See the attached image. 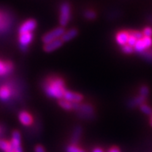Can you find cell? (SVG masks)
<instances>
[{
  "mask_svg": "<svg viewBox=\"0 0 152 152\" xmlns=\"http://www.w3.org/2000/svg\"><path fill=\"white\" fill-rule=\"evenodd\" d=\"M1 133H2V128L0 127V134H1Z\"/></svg>",
  "mask_w": 152,
  "mask_h": 152,
  "instance_id": "d6a6232c",
  "label": "cell"
},
{
  "mask_svg": "<svg viewBox=\"0 0 152 152\" xmlns=\"http://www.w3.org/2000/svg\"><path fill=\"white\" fill-rule=\"evenodd\" d=\"M63 44H64V42L61 40V39H56V40L52 41V42H50L48 43H46V44H44L43 50L46 53H52L56 50H57V49L60 48V47H61Z\"/></svg>",
  "mask_w": 152,
  "mask_h": 152,
  "instance_id": "5bb4252c",
  "label": "cell"
},
{
  "mask_svg": "<svg viewBox=\"0 0 152 152\" xmlns=\"http://www.w3.org/2000/svg\"><path fill=\"white\" fill-rule=\"evenodd\" d=\"M108 152H121V150H120L118 148H117V147H112V148H110L108 150Z\"/></svg>",
  "mask_w": 152,
  "mask_h": 152,
  "instance_id": "f546056e",
  "label": "cell"
},
{
  "mask_svg": "<svg viewBox=\"0 0 152 152\" xmlns=\"http://www.w3.org/2000/svg\"><path fill=\"white\" fill-rule=\"evenodd\" d=\"M141 56L146 61L152 64V47L149 49V50H147V51H145V53H143L142 54H141Z\"/></svg>",
  "mask_w": 152,
  "mask_h": 152,
  "instance_id": "ffe728a7",
  "label": "cell"
},
{
  "mask_svg": "<svg viewBox=\"0 0 152 152\" xmlns=\"http://www.w3.org/2000/svg\"><path fill=\"white\" fill-rule=\"evenodd\" d=\"M37 23L34 19H28L21 24L19 28V35L24 34V33H33L36 29Z\"/></svg>",
  "mask_w": 152,
  "mask_h": 152,
  "instance_id": "ba28073f",
  "label": "cell"
},
{
  "mask_svg": "<svg viewBox=\"0 0 152 152\" xmlns=\"http://www.w3.org/2000/svg\"><path fill=\"white\" fill-rule=\"evenodd\" d=\"M147 100V97L145 96H143L141 95H138L136 97H134L132 98L131 100H130L127 103V105L130 108H134L135 107H137V106H141L143 104H145V102Z\"/></svg>",
  "mask_w": 152,
  "mask_h": 152,
  "instance_id": "9a60e30c",
  "label": "cell"
},
{
  "mask_svg": "<svg viewBox=\"0 0 152 152\" xmlns=\"http://www.w3.org/2000/svg\"><path fill=\"white\" fill-rule=\"evenodd\" d=\"M64 99L72 104H79V103H82L83 100V96L79 93L73 92V91L66 90L64 94Z\"/></svg>",
  "mask_w": 152,
  "mask_h": 152,
  "instance_id": "30bf717a",
  "label": "cell"
},
{
  "mask_svg": "<svg viewBox=\"0 0 152 152\" xmlns=\"http://www.w3.org/2000/svg\"><path fill=\"white\" fill-rule=\"evenodd\" d=\"M92 152H104V150L100 148H95L94 150H93Z\"/></svg>",
  "mask_w": 152,
  "mask_h": 152,
  "instance_id": "4dcf8cb0",
  "label": "cell"
},
{
  "mask_svg": "<svg viewBox=\"0 0 152 152\" xmlns=\"http://www.w3.org/2000/svg\"><path fill=\"white\" fill-rule=\"evenodd\" d=\"M15 90L12 87L11 83H5L0 86V101L9 102L15 95Z\"/></svg>",
  "mask_w": 152,
  "mask_h": 152,
  "instance_id": "3957f363",
  "label": "cell"
},
{
  "mask_svg": "<svg viewBox=\"0 0 152 152\" xmlns=\"http://www.w3.org/2000/svg\"><path fill=\"white\" fill-rule=\"evenodd\" d=\"M58 104L60 105V107L61 108H63L64 110H67V111H70V110H73V105L72 103L69 102L67 100H64V98L61 99V100H59L58 101Z\"/></svg>",
  "mask_w": 152,
  "mask_h": 152,
  "instance_id": "ac0fdd59",
  "label": "cell"
},
{
  "mask_svg": "<svg viewBox=\"0 0 152 152\" xmlns=\"http://www.w3.org/2000/svg\"><path fill=\"white\" fill-rule=\"evenodd\" d=\"M73 110L77 112L79 118L82 119L91 120L94 118V108L90 104L79 103V104H73Z\"/></svg>",
  "mask_w": 152,
  "mask_h": 152,
  "instance_id": "7a4b0ae2",
  "label": "cell"
},
{
  "mask_svg": "<svg viewBox=\"0 0 152 152\" xmlns=\"http://www.w3.org/2000/svg\"><path fill=\"white\" fill-rule=\"evenodd\" d=\"M150 124L152 127V116H151V119H150Z\"/></svg>",
  "mask_w": 152,
  "mask_h": 152,
  "instance_id": "1f68e13d",
  "label": "cell"
},
{
  "mask_svg": "<svg viewBox=\"0 0 152 152\" xmlns=\"http://www.w3.org/2000/svg\"><path fill=\"white\" fill-rule=\"evenodd\" d=\"M84 16L89 20H92V19H94L96 18V15L95 12L92 11V10H87V11L85 12Z\"/></svg>",
  "mask_w": 152,
  "mask_h": 152,
  "instance_id": "4316f807",
  "label": "cell"
},
{
  "mask_svg": "<svg viewBox=\"0 0 152 152\" xmlns=\"http://www.w3.org/2000/svg\"><path fill=\"white\" fill-rule=\"evenodd\" d=\"M152 47V38L143 37L141 39L137 41L135 46H134V52L138 54H142L148 50Z\"/></svg>",
  "mask_w": 152,
  "mask_h": 152,
  "instance_id": "8992f818",
  "label": "cell"
},
{
  "mask_svg": "<svg viewBox=\"0 0 152 152\" xmlns=\"http://www.w3.org/2000/svg\"><path fill=\"white\" fill-rule=\"evenodd\" d=\"M19 122L24 126H30L33 123V118L29 112L22 110L19 113L18 115Z\"/></svg>",
  "mask_w": 152,
  "mask_h": 152,
  "instance_id": "7c38bea8",
  "label": "cell"
},
{
  "mask_svg": "<svg viewBox=\"0 0 152 152\" xmlns=\"http://www.w3.org/2000/svg\"><path fill=\"white\" fill-rule=\"evenodd\" d=\"M130 33H131L133 37H134L135 38L137 39V40H139V39H141L144 37V36H143V33L141 31H138V30H130L129 31Z\"/></svg>",
  "mask_w": 152,
  "mask_h": 152,
  "instance_id": "484cf974",
  "label": "cell"
},
{
  "mask_svg": "<svg viewBox=\"0 0 152 152\" xmlns=\"http://www.w3.org/2000/svg\"><path fill=\"white\" fill-rule=\"evenodd\" d=\"M78 35V30L77 29H70L67 31H65L64 34L63 35V37H61V40L64 42H69V41L72 40L73 39L75 38Z\"/></svg>",
  "mask_w": 152,
  "mask_h": 152,
  "instance_id": "e0dca14e",
  "label": "cell"
},
{
  "mask_svg": "<svg viewBox=\"0 0 152 152\" xmlns=\"http://www.w3.org/2000/svg\"><path fill=\"white\" fill-rule=\"evenodd\" d=\"M65 33V29L64 27H57L55 28L54 29H52L51 31L46 33V34L42 37V40L44 44H46L50 42L56 40V39H60L63 37V35Z\"/></svg>",
  "mask_w": 152,
  "mask_h": 152,
  "instance_id": "277c9868",
  "label": "cell"
},
{
  "mask_svg": "<svg viewBox=\"0 0 152 152\" xmlns=\"http://www.w3.org/2000/svg\"><path fill=\"white\" fill-rule=\"evenodd\" d=\"M66 152H86L83 149L80 148L77 145H70L66 148Z\"/></svg>",
  "mask_w": 152,
  "mask_h": 152,
  "instance_id": "7402d4cb",
  "label": "cell"
},
{
  "mask_svg": "<svg viewBox=\"0 0 152 152\" xmlns=\"http://www.w3.org/2000/svg\"><path fill=\"white\" fill-rule=\"evenodd\" d=\"M83 133V130L81 126H77L73 130V132L71 136V145H77V143L79 142L80 139L81 135Z\"/></svg>",
  "mask_w": 152,
  "mask_h": 152,
  "instance_id": "2e32d148",
  "label": "cell"
},
{
  "mask_svg": "<svg viewBox=\"0 0 152 152\" xmlns=\"http://www.w3.org/2000/svg\"><path fill=\"white\" fill-rule=\"evenodd\" d=\"M130 33L129 31L126 30H121L118 32L117 34H116L115 39L116 42L119 46H125L127 44V41H128V38H129Z\"/></svg>",
  "mask_w": 152,
  "mask_h": 152,
  "instance_id": "4fadbf2b",
  "label": "cell"
},
{
  "mask_svg": "<svg viewBox=\"0 0 152 152\" xmlns=\"http://www.w3.org/2000/svg\"><path fill=\"white\" fill-rule=\"evenodd\" d=\"M34 35L33 33H24L19 36V46L23 52H26L29 49V45L33 40Z\"/></svg>",
  "mask_w": 152,
  "mask_h": 152,
  "instance_id": "52a82bcc",
  "label": "cell"
},
{
  "mask_svg": "<svg viewBox=\"0 0 152 152\" xmlns=\"http://www.w3.org/2000/svg\"><path fill=\"white\" fill-rule=\"evenodd\" d=\"M14 65L10 60H0V77H5L11 74L12 72L13 71Z\"/></svg>",
  "mask_w": 152,
  "mask_h": 152,
  "instance_id": "8fae6325",
  "label": "cell"
},
{
  "mask_svg": "<svg viewBox=\"0 0 152 152\" xmlns=\"http://www.w3.org/2000/svg\"><path fill=\"white\" fill-rule=\"evenodd\" d=\"M35 152H46V151L42 145H37L35 147Z\"/></svg>",
  "mask_w": 152,
  "mask_h": 152,
  "instance_id": "f1b7e54d",
  "label": "cell"
},
{
  "mask_svg": "<svg viewBox=\"0 0 152 152\" xmlns=\"http://www.w3.org/2000/svg\"><path fill=\"white\" fill-rule=\"evenodd\" d=\"M121 50H122V52H123L124 53L127 54V55H129V54H132L134 52V47L128 46L127 44L125 45V46H122Z\"/></svg>",
  "mask_w": 152,
  "mask_h": 152,
  "instance_id": "cb8c5ba5",
  "label": "cell"
},
{
  "mask_svg": "<svg viewBox=\"0 0 152 152\" xmlns=\"http://www.w3.org/2000/svg\"><path fill=\"white\" fill-rule=\"evenodd\" d=\"M70 17H71V8L68 2H64L61 5L60 10V23L62 27L67 25Z\"/></svg>",
  "mask_w": 152,
  "mask_h": 152,
  "instance_id": "5b68a950",
  "label": "cell"
},
{
  "mask_svg": "<svg viewBox=\"0 0 152 152\" xmlns=\"http://www.w3.org/2000/svg\"><path fill=\"white\" fill-rule=\"evenodd\" d=\"M11 146L10 141H7L3 139H0V150L3 151L4 152L7 151L8 149Z\"/></svg>",
  "mask_w": 152,
  "mask_h": 152,
  "instance_id": "44dd1931",
  "label": "cell"
},
{
  "mask_svg": "<svg viewBox=\"0 0 152 152\" xmlns=\"http://www.w3.org/2000/svg\"><path fill=\"white\" fill-rule=\"evenodd\" d=\"M130 33V32H129ZM137 39L136 38H135L134 37H133L132 35L130 33V36H129V38H128V41H127V45L130 46H132V47H134V46H135V44H136V42H137Z\"/></svg>",
  "mask_w": 152,
  "mask_h": 152,
  "instance_id": "83f0119b",
  "label": "cell"
},
{
  "mask_svg": "<svg viewBox=\"0 0 152 152\" xmlns=\"http://www.w3.org/2000/svg\"><path fill=\"white\" fill-rule=\"evenodd\" d=\"M42 88L46 94L51 98L61 100L66 91L64 80L60 77H50L43 82Z\"/></svg>",
  "mask_w": 152,
  "mask_h": 152,
  "instance_id": "6da1fadb",
  "label": "cell"
},
{
  "mask_svg": "<svg viewBox=\"0 0 152 152\" xmlns=\"http://www.w3.org/2000/svg\"><path fill=\"white\" fill-rule=\"evenodd\" d=\"M140 110L144 114H146V115L152 116V107L151 106H149L148 104H145V103L143 104L142 105L140 106Z\"/></svg>",
  "mask_w": 152,
  "mask_h": 152,
  "instance_id": "d6986e66",
  "label": "cell"
},
{
  "mask_svg": "<svg viewBox=\"0 0 152 152\" xmlns=\"http://www.w3.org/2000/svg\"><path fill=\"white\" fill-rule=\"evenodd\" d=\"M10 144L14 152H23L21 146V134L18 131H14L12 134Z\"/></svg>",
  "mask_w": 152,
  "mask_h": 152,
  "instance_id": "9c48e42d",
  "label": "cell"
},
{
  "mask_svg": "<svg viewBox=\"0 0 152 152\" xmlns=\"http://www.w3.org/2000/svg\"><path fill=\"white\" fill-rule=\"evenodd\" d=\"M143 36L144 37H149V38H152V28L150 26L145 27V29L142 31Z\"/></svg>",
  "mask_w": 152,
  "mask_h": 152,
  "instance_id": "d4e9b609",
  "label": "cell"
},
{
  "mask_svg": "<svg viewBox=\"0 0 152 152\" xmlns=\"http://www.w3.org/2000/svg\"><path fill=\"white\" fill-rule=\"evenodd\" d=\"M149 93H150V89L148 86L146 85H142L141 87H140V90H139V95H141L143 96H145L148 98V96L149 95Z\"/></svg>",
  "mask_w": 152,
  "mask_h": 152,
  "instance_id": "603a6c76",
  "label": "cell"
}]
</instances>
